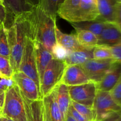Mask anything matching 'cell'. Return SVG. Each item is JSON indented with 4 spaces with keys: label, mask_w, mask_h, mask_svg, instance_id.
Listing matches in <instances>:
<instances>
[{
    "label": "cell",
    "mask_w": 121,
    "mask_h": 121,
    "mask_svg": "<svg viewBox=\"0 0 121 121\" xmlns=\"http://www.w3.org/2000/svg\"><path fill=\"white\" fill-rule=\"evenodd\" d=\"M28 26V37L41 43L50 52L56 43V21L46 14L39 6L27 13Z\"/></svg>",
    "instance_id": "6da1fadb"
},
{
    "label": "cell",
    "mask_w": 121,
    "mask_h": 121,
    "mask_svg": "<svg viewBox=\"0 0 121 121\" xmlns=\"http://www.w3.org/2000/svg\"><path fill=\"white\" fill-rule=\"evenodd\" d=\"M57 15L70 23L95 21L99 15L97 0H65Z\"/></svg>",
    "instance_id": "7a4b0ae2"
},
{
    "label": "cell",
    "mask_w": 121,
    "mask_h": 121,
    "mask_svg": "<svg viewBox=\"0 0 121 121\" xmlns=\"http://www.w3.org/2000/svg\"><path fill=\"white\" fill-rule=\"evenodd\" d=\"M6 28L10 52L9 60L13 72H15L18 71L27 36V26L23 14L14 17L13 23Z\"/></svg>",
    "instance_id": "3957f363"
},
{
    "label": "cell",
    "mask_w": 121,
    "mask_h": 121,
    "mask_svg": "<svg viewBox=\"0 0 121 121\" xmlns=\"http://www.w3.org/2000/svg\"><path fill=\"white\" fill-rule=\"evenodd\" d=\"M0 113L14 121H27L22 95L15 85L5 91L4 104Z\"/></svg>",
    "instance_id": "277c9868"
},
{
    "label": "cell",
    "mask_w": 121,
    "mask_h": 121,
    "mask_svg": "<svg viewBox=\"0 0 121 121\" xmlns=\"http://www.w3.org/2000/svg\"><path fill=\"white\" fill-rule=\"evenodd\" d=\"M66 66L63 61L56 59L52 60L44 72L40 81L41 99L60 83Z\"/></svg>",
    "instance_id": "5b68a950"
},
{
    "label": "cell",
    "mask_w": 121,
    "mask_h": 121,
    "mask_svg": "<svg viewBox=\"0 0 121 121\" xmlns=\"http://www.w3.org/2000/svg\"><path fill=\"white\" fill-rule=\"evenodd\" d=\"M93 109L95 121H101L114 113L121 114V108L113 100L109 92L98 90Z\"/></svg>",
    "instance_id": "8992f818"
},
{
    "label": "cell",
    "mask_w": 121,
    "mask_h": 121,
    "mask_svg": "<svg viewBox=\"0 0 121 121\" xmlns=\"http://www.w3.org/2000/svg\"><path fill=\"white\" fill-rule=\"evenodd\" d=\"M18 71L22 72L34 80L40 91V81L35 61L34 45L33 40L27 36Z\"/></svg>",
    "instance_id": "52a82bcc"
},
{
    "label": "cell",
    "mask_w": 121,
    "mask_h": 121,
    "mask_svg": "<svg viewBox=\"0 0 121 121\" xmlns=\"http://www.w3.org/2000/svg\"><path fill=\"white\" fill-rule=\"evenodd\" d=\"M71 100L85 106L93 108L98 92L97 84L92 81L74 86H68Z\"/></svg>",
    "instance_id": "ba28073f"
},
{
    "label": "cell",
    "mask_w": 121,
    "mask_h": 121,
    "mask_svg": "<svg viewBox=\"0 0 121 121\" xmlns=\"http://www.w3.org/2000/svg\"><path fill=\"white\" fill-rule=\"evenodd\" d=\"M113 59H91L80 66L91 81L99 83L115 62Z\"/></svg>",
    "instance_id": "9c48e42d"
},
{
    "label": "cell",
    "mask_w": 121,
    "mask_h": 121,
    "mask_svg": "<svg viewBox=\"0 0 121 121\" xmlns=\"http://www.w3.org/2000/svg\"><path fill=\"white\" fill-rule=\"evenodd\" d=\"M11 79L21 94L30 100L41 99L40 89L35 82L20 71L14 72Z\"/></svg>",
    "instance_id": "30bf717a"
},
{
    "label": "cell",
    "mask_w": 121,
    "mask_h": 121,
    "mask_svg": "<svg viewBox=\"0 0 121 121\" xmlns=\"http://www.w3.org/2000/svg\"><path fill=\"white\" fill-rule=\"evenodd\" d=\"M91 80L80 66H66L64 71L61 83L67 86L83 85Z\"/></svg>",
    "instance_id": "8fae6325"
},
{
    "label": "cell",
    "mask_w": 121,
    "mask_h": 121,
    "mask_svg": "<svg viewBox=\"0 0 121 121\" xmlns=\"http://www.w3.org/2000/svg\"><path fill=\"white\" fill-rule=\"evenodd\" d=\"M98 39V45L108 47L121 45V30L115 23L108 22Z\"/></svg>",
    "instance_id": "7c38bea8"
},
{
    "label": "cell",
    "mask_w": 121,
    "mask_h": 121,
    "mask_svg": "<svg viewBox=\"0 0 121 121\" xmlns=\"http://www.w3.org/2000/svg\"><path fill=\"white\" fill-rule=\"evenodd\" d=\"M33 43L34 45L37 68L40 81H41L44 72L54 58L52 53L50 52L41 43L37 41H33Z\"/></svg>",
    "instance_id": "4fadbf2b"
},
{
    "label": "cell",
    "mask_w": 121,
    "mask_h": 121,
    "mask_svg": "<svg viewBox=\"0 0 121 121\" xmlns=\"http://www.w3.org/2000/svg\"><path fill=\"white\" fill-rule=\"evenodd\" d=\"M21 95L24 104L27 121H44V108L42 99L30 100L22 94Z\"/></svg>",
    "instance_id": "5bb4252c"
},
{
    "label": "cell",
    "mask_w": 121,
    "mask_h": 121,
    "mask_svg": "<svg viewBox=\"0 0 121 121\" xmlns=\"http://www.w3.org/2000/svg\"><path fill=\"white\" fill-rule=\"evenodd\" d=\"M121 76V63L115 61L101 81L97 84L98 90L110 92L118 82Z\"/></svg>",
    "instance_id": "9a60e30c"
},
{
    "label": "cell",
    "mask_w": 121,
    "mask_h": 121,
    "mask_svg": "<svg viewBox=\"0 0 121 121\" xmlns=\"http://www.w3.org/2000/svg\"><path fill=\"white\" fill-rule=\"evenodd\" d=\"M116 0H97L99 15L96 20L106 22L115 23Z\"/></svg>",
    "instance_id": "2e32d148"
},
{
    "label": "cell",
    "mask_w": 121,
    "mask_h": 121,
    "mask_svg": "<svg viewBox=\"0 0 121 121\" xmlns=\"http://www.w3.org/2000/svg\"><path fill=\"white\" fill-rule=\"evenodd\" d=\"M93 48L82 47L77 50L69 52L63 61L66 66H81L88 60L93 59Z\"/></svg>",
    "instance_id": "e0dca14e"
},
{
    "label": "cell",
    "mask_w": 121,
    "mask_h": 121,
    "mask_svg": "<svg viewBox=\"0 0 121 121\" xmlns=\"http://www.w3.org/2000/svg\"><path fill=\"white\" fill-rule=\"evenodd\" d=\"M55 91L57 101L64 121L68 112L71 102L68 86L60 83L55 87Z\"/></svg>",
    "instance_id": "ac0fdd59"
},
{
    "label": "cell",
    "mask_w": 121,
    "mask_h": 121,
    "mask_svg": "<svg viewBox=\"0 0 121 121\" xmlns=\"http://www.w3.org/2000/svg\"><path fill=\"white\" fill-rule=\"evenodd\" d=\"M55 33L57 43L63 47L69 52L77 50L84 47L79 43L76 34H65L57 26L56 27Z\"/></svg>",
    "instance_id": "d6986e66"
},
{
    "label": "cell",
    "mask_w": 121,
    "mask_h": 121,
    "mask_svg": "<svg viewBox=\"0 0 121 121\" xmlns=\"http://www.w3.org/2000/svg\"><path fill=\"white\" fill-rule=\"evenodd\" d=\"M44 105L48 111L53 121H63L58 105L55 88L46 96L42 98Z\"/></svg>",
    "instance_id": "ffe728a7"
},
{
    "label": "cell",
    "mask_w": 121,
    "mask_h": 121,
    "mask_svg": "<svg viewBox=\"0 0 121 121\" xmlns=\"http://www.w3.org/2000/svg\"><path fill=\"white\" fill-rule=\"evenodd\" d=\"M4 6L7 13L14 17L30 12L34 7L26 0H4Z\"/></svg>",
    "instance_id": "44dd1931"
},
{
    "label": "cell",
    "mask_w": 121,
    "mask_h": 121,
    "mask_svg": "<svg viewBox=\"0 0 121 121\" xmlns=\"http://www.w3.org/2000/svg\"><path fill=\"white\" fill-rule=\"evenodd\" d=\"M107 23L108 22H106L95 20V21L73 22V23H71V24L75 28L76 31H88L94 34L98 37L104 28H105Z\"/></svg>",
    "instance_id": "7402d4cb"
},
{
    "label": "cell",
    "mask_w": 121,
    "mask_h": 121,
    "mask_svg": "<svg viewBox=\"0 0 121 121\" xmlns=\"http://www.w3.org/2000/svg\"><path fill=\"white\" fill-rule=\"evenodd\" d=\"M65 0H40L39 6L46 14L56 20L59 7Z\"/></svg>",
    "instance_id": "603a6c76"
},
{
    "label": "cell",
    "mask_w": 121,
    "mask_h": 121,
    "mask_svg": "<svg viewBox=\"0 0 121 121\" xmlns=\"http://www.w3.org/2000/svg\"><path fill=\"white\" fill-rule=\"evenodd\" d=\"M77 39L82 47L87 48H94L98 45V37L91 32L86 30L76 31Z\"/></svg>",
    "instance_id": "cb8c5ba5"
},
{
    "label": "cell",
    "mask_w": 121,
    "mask_h": 121,
    "mask_svg": "<svg viewBox=\"0 0 121 121\" xmlns=\"http://www.w3.org/2000/svg\"><path fill=\"white\" fill-rule=\"evenodd\" d=\"M9 43H8L7 30L5 27L4 23L0 25V56L9 59Z\"/></svg>",
    "instance_id": "d4e9b609"
},
{
    "label": "cell",
    "mask_w": 121,
    "mask_h": 121,
    "mask_svg": "<svg viewBox=\"0 0 121 121\" xmlns=\"http://www.w3.org/2000/svg\"><path fill=\"white\" fill-rule=\"evenodd\" d=\"M70 105L87 121H95V113L93 108L85 106L71 100Z\"/></svg>",
    "instance_id": "484cf974"
},
{
    "label": "cell",
    "mask_w": 121,
    "mask_h": 121,
    "mask_svg": "<svg viewBox=\"0 0 121 121\" xmlns=\"http://www.w3.org/2000/svg\"><path fill=\"white\" fill-rule=\"evenodd\" d=\"M93 57L95 60H108L112 59L110 47L102 45H97L94 47Z\"/></svg>",
    "instance_id": "4316f807"
},
{
    "label": "cell",
    "mask_w": 121,
    "mask_h": 121,
    "mask_svg": "<svg viewBox=\"0 0 121 121\" xmlns=\"http://www.w3.org/2000/svg\"><path fill=\"white\" fill-rule=\"evenodd\" d=\"M0 72L7 78H11L14 72L9 59L0 56Z\"/></svg>",
    "instance_id": "83f0119b"
},
{
    "label": "cell",
    "mask_w": 121,
    "mask_h": 121,
    "mask_svg": "<svg viewBox=\"0 0 121 121\" xmlns=\"http://www.w3.org/2000/svg\"><path fill=\"white\" fill-rule=\"evenodd\" d=\"M52 53L54 59L64 61L69 53V51L56 43L52 48Z\"/></svg>",
    "instance_id": "f1b7e54d"
},
{
    "label": "cell",
    "mask_w": 121,
    "mask_h": 121,
    "mask_svg": "<svg viewBox=\"0 0 121 121\" xmlns=\"http://www.w3.org/2000/svg\"><path fill=\"white\" fill-rule=\"evenodd\" d=\"M109 93L113 100L121 108V76L115 86Z\"/></svg>",
    "instance_id": "f546056e"
},
{
    "label": "cell",
    "mask_w": 121,
    "mask_h": 121,
    "mask_svg": "<svg viewBox=\"0 0 121 121\" xmlns=\"http://www.w3.org/2000/svg\"><path fill=\"white\" fill-rule=\"evenodd\" d=\"M112 59L115 61L121 63V44L110 47Z\"/></svg>",
    "instance_id": "4dcf8cb0"
},
{
    "label": "cell",
    "mask_w": 121,
    "mask_h": 121,
    "mask_svg": "<svg viewBox=\"0 0 121 121\" xmlns=\"http://www.w3.org/2000/svg\"><path fill=\"white\" fill-rule=\"evenodd\" d=\"M115 24L121 30V2H118L116 5Z\"/></svg>",
    "instance_id": "1f68e13d"
},
{
    "label": "cell",
    "mask_w": 121,
    "mask_h": 121,
    "mask_svg": "<svg viewBox=\"0 0 121 121\" xmlns=\"http://www.w3.org/2000/svg\"><path fill=\"white\" fill-rule=\"evenodd\" d=\"M69 114H70L74 119H76L77 121H87L84 118L83 116H82L72 105H70L69 108L68 112Z\"/></svg>",
    "instance_id": "d6a6232c"
},
{
    "label": "cell",
    "mask_w": 121,
    "mask_h": 121,
    "mask_svg": "<svg viewBox=\"0 0 121 121\" xmlns=\"http://www.w3.org/2000/svg\"><path fill=\"white\" fill-rule=\"evenodd\" d=\"M7 9L4 5H0V25L2 23H5L7 18Z\"/></svg>",
    "instance_id": "836d02e7"
},
{
    "label": "cell",
    "mask_w": 121,
    "mask_h": 121,
    "mask_svg": "<svg viewBox=\"0 0 121 121\" xmlns=\"http://www.w3.org/2000/svg\"><path fill=\"white\" fill-rule=\"evenodd\" d=\"M121 117V114L120 113H114L112 115L110 116L108 118L104 119L101 121H118Z\"/></svg>",
    "instance_id": "e575fe53"
},
{
    "label": "cell",
    "mask_w": 121,
    "mask_h": 121,
    "mask_svg": "<svg viewBox=\"0 0 121 121\" xmlns=\"http://www.w3.org/2000/svg\"><path fill=\"white\" fill-rule=\"evenodd\" d=\"M5 92L2 91H0V112L4 106L5 100Z\"/></svg>",
    "instance_id": "d590c367"
},
{
    "label": "cell",
    "mask_w": 121,
    "mask_h": 121,
    "mask_svg": "<svg viewBox=\"0 0 121 121\" xmlns=\"http://www.w3.org/2000/svg\"><path fill=\"white\" fill-rule=\"evenodd\" d=\"M44 121H53L52 118H51L50 115L48 111H47L46 108L44 106Z\"/></svg>",
    "instance_id": "8d00e7d4"
},
{
    "label": "cell",
    "mask_w": 121,
    "mask_h": 121,
    "mask_svg": "<svg viewBox=\"0 0 121 121\" xmlns=\"http://www.w3.org/2000/svg\"><path fill=\"white\" fill-rule=\"evenodd\" d=\"M30 5H31L33 7H35L39 5L40 0H26Z\"/></svg>",
    "instance_id": "74e56055"
},
{
    "label": "cell",
    "mask_w": 121,
    "mask_h": 121,
    "mask_svg": "<svg viewBox=\"0 0 121 121\" xmlns=\"http://www.w3.org/2000/svg\"><path fill=\"white\" fill-rule=\"evenodd\" d=\"M64 121H77L76 120V119H74V118H73L70 114L67 113V115H66V118H65V119Z\"/></svg>",
    "instance_id": "f35d334b"
},
{
    "label": "cell",
    "mask_w": 121,
    "mask_h": 121,
    "mask_svg": "<svg viewBox=\"0 0 121 121\" xmlns=\"http://www.w3.org/2000/svg\"><path fill=\"white\" fill-rule=\"evenodd\" d=\"M8 89V88H7L6 86H4L3 85H2V83H1V82H0V91H4V92H5V91H7Z\"/></svg>",
    "instance_id": "ab89813d"
},
{
    "label": "cell",
    "mask_w": 121,
    "mask_h": 121,
    "mask_svg": "<svg viewBox=\"0 0 121 121\" xmlns=\"http://www.w3.org/2000/svg\"><path fill=\"white\" fill-rule=\"evenodd\" d=\"M1 121H14L12 120V119H9V118L4 117L2 116V118H1Z\"/></svg>",
    "instance_id": "60d3db41"
},
{
    "label": "cell",
    "mask_w": 121,
    "mask_h": 121,
    "mask_svg": "<svg viewBox=\"0 0 121 121\" xmlns=\"http://www.w3.org/2000/svg\"><path fill=\"white\" fill-rule=\"evenodd\" d=\"M2 78H7L3 74H2L1 72H0V79H2Z\"/></svg>",
    "instance_id": "b9f144b4"
},
{
    "label": "cell",
    "mask_w": 121,
    "mask_h": 121,
    "mask_svg": "<svg viewBox=\"0 0 121 121\" xmlns=\"http://www.w3.org/2000/svg\"><path fill=\"white\" fill-rule=\"evenodd\" d=\"M0 5L4 6V0H0Z\"/></svg>",
    "instance_id": "7bdbcfd3"
},
{
    "label": "cell",
    "mask_w": 121,
    "mask_h": 121,
    "mask_svg": "<svg viewBox=\"0 0 121 121\" xmlns=\"http://www.w3.org/2000/svg\"><path fill=\"white\" fill-rule=\"evenodd\" d=\"M118 2H121V0H116Z\"/></svg>",
    "instance_id": "ee69618b"
},
{
    "label": "cell",
    "mask_w": 121,
    "mask_h": 121,
    "mask_svg": "<svg viewBox=\"0 0 121 121\" xmlns=\"http://www.w3.org/2000/svg\"><path fill=\"white\" fill-rule=\"evenodd\" d=\"M1 118H2V115H1V113H0V121L1 120Z\"/></svg>",
    "instance_id": "f6af8a7d"
},
{
    "label": "cell",
    "mask_w": 121,
    "mask_h": 121,
    "mask_svg": "<svg viewBox=\"0 0 121 121\" xmlns=\"http://www.w3.org/2000/svg\"><path fill=\"white\" fill-rule=\"evenodd\" d=\"M121 121V118H120V119H119V121Z\"/></svg>",
    "instance_id": "bcb514c9"
}]
</instances>
